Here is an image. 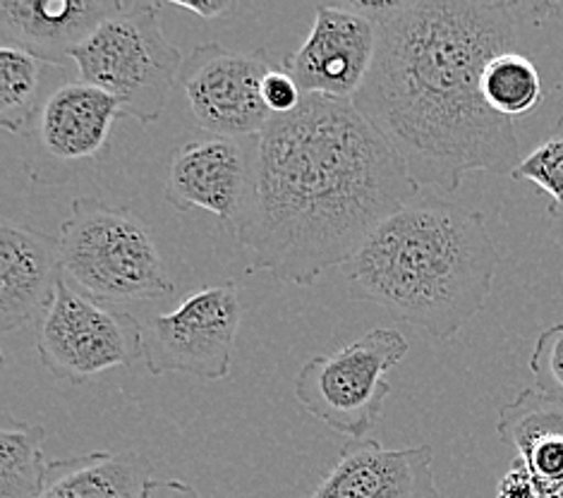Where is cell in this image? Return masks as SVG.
<instances>
[{
	"instance_id": "ac0fdd59",
	"label": "cell",
	"mask_w": 563,
	"mask_h": 498,
	"mask_svg": "<svg viewBox=\"0 0 563 498\" xmlns=\"http://www.w3.org/2000/svg\"><path fill=\"white\" fill-rule=\"evenodd\" d=\"M65 67L48 65L22 48H0V125L20 134L58 85H51V75Z\"/></svg>"
},
{
	"instance_id": "e0dca14e",
	"label": "cell",
	"mask_w": 563,
	"mask_h": 498,
	"mask_svg": "<svg viewBox=\"0 0 563 498\" xmlns=\"http://www.w3.org/2000/svg\"><path fill=\"white\" fill-rule=\"evenodd\" d=\"M150 463L135 451L87 453L51 461L38 498H142Z\"/></svg>"
},
{
	"instance_id": "5bb4252c",
	"label": "cell",
	"mask_w": 563,
	"mask_h": 498,
	"mask_svg": "<svg viewBox=\"0 0 563 498\" xmlns=\"http://www.w3.org/2000/svg\"><path fill=\"white\" fill-rule=\"evenodd\" d=\"M120 8L123 0H0V38L3 46L65 67Z\"/></svg>"
},
{
	"instance_id": "ffe728a7",
	"label": "cell",
	"mask_w": 563,
	"mask_h": 498,
	"mask_svg": "<svg viewBox=\"0 0 563 498\" xmlns=\"http://www.w3.org/2000/svg\"><path fill=\"white\" fill-rule=\"evenodd\" d=\"M482 97L489 109L508 120L532 113L544 101L542 75L526 53L504 51L482 73Z\"/></svg>"
},
{
	"instance_id": "9a60e30c",
	"label": "cell",
	"mask_w": 563,
	"mask_h": 498,
	"mask_svg": "<svg viewBox=\"0 0 563 498\" xmlns=\"http://www.w3.org/2000/svg\"><path fill=\"white\" fill-rule=\"evenodd\" d=\"M63 278L60 242L30 225H0V329L42 319Z\"/></svg>"
},
{
	"instance_id": "cb8c5ba5",
	"label": "cell",
	"mask_w": 563,
	"mask_h": 498,
	"mask_svg": "<svg viewBox=\"0 0 563 498\" xmlns=\"http://www.w3.org/2000/svg\"><path fill=\"white\" fill-rule=\"evenodd\" d=\"M496 498H544V494L540 489V484L530 475V469L516 457L511 469L499 479Z\"/></svg>"
},
{
	"instance_id": "8992f818",
	"label": "cell",
	"mask_w": 563,
	"mask_h": 498,
	"mask_svg": "<svg viewBox=\"0 0 563 498\" xmlns=\"http://www.w3.org/2000/svg\"><path fill=\"white\" fill-rule=\"evenodd\" d=\"M406 355V335L377 327L336 353L307 359L295 379V398L336 434L367 439L391 394L386 374Z\"/></svg>"
},
{
	"instance_id": "6da1fadb",
	"label": "cell",
	"mask_w": 563,
	"mask_h": 498,
	"mask_svg": "<svg viewBox=\"0 0 563 498\" xmlns=\"http://www.w3.org/2000/svg\"><path fill=\"white\" fill-rule=\"evenodd\" d=\"M406 161L353 101L305 97L257 137L235 237L250 272L310 288L418 197Z\"/></svg>"
},
{
	"instance_id": "277c9868",
	"label": "cell",
	"mask_w": 563,
	"mask_h": 498,
	"mask_svg": "<svg viewBox=\"0 0 563 498\" xmlns=\"http://www.w3.org/2000/svg\"><path fill=\"white\" fill-rule=\"evenodd\" d=\"M63 276L97 302H146L176 292L146 225L97 197L73 201L60 233Z\"/></svg>"
},
{
	"instance_id": "7402d4cb",
	"label": "cell",
	"mask_w": 563,
	"mask_h": 498,
	"mask_svg": "<svg viewBox=\"0 0 563 498\" xmlns=\"http://www.w3.org/2000/svg\"><path fill=\"white\" fill-rule=\"evenodd\" d=\"M534 384L547 396L563 402V324H554L538 335L530 355Z\"/></svg>"
},
{
	"instance_id": "3957f363",
	"label": "cell",
	"mask_w": 563,
	"mask_h": 498,
	"mask_svg": "<svg viewBox=\"0 0 563 498\" xmlns=\"http://www.w3.org/2000/svg\"><path fill=\"white\" fill-rule=\"evenodd\" d=\"M499 262L485 213L415 197L367 237L343 278L351 300L446 343L482 312Z\"/></svg>"
},
{
	"instance_id": "52a82bcc",
	"label": "cell",
	"mask_w": 563,
	"mask_h": 498,
	"mask_svg": "<svg viewBox=\"0 0 563 498\" xmlns=\"http://www.w3.org/2000/svg\"><path fill=\"white\" fill-rule=\"evenodd\" d=\"M142 339L135 317L91 300L63 276L56 298L38 319L36 353L56 379L82 384L130 367L142 357Z\"/></svg>"
},
{
	"instance_id": "484cf974",
	"label": "cell",
	"mask_w": 563,
	"mask_h": 498,
	"mask_svg": "<svg viewBox=\"0 0 563 498\" xmlns=\"http://www.w3.org/2000/svg\"><path fill=\"white\" fill-rule=\"evenodd\" d=\"M173 8H180L185 12H192L202 20H217L225 15L233 8L231 0H207V3H183V0H173Z\"/></svg>"
},
{
	"instance_id": "2e32d148",
	"label": "cell",
	"mask_w": 563,
	"mask_h": 498,
	"mask_svg": "<svg viewBox=\"0 0 563 498\" xmlns=\"http://www.w3.org/2000/svg\"><path fill=\"white\" fill-rule=\"evenodd\" d=\"M496 434L540 484L544 498H563V402L538 386L501 406Z\"/></svg>"
},
{
	"instance_id": "30bf717a",
	"label": "cell",
	"mask_w": 563,
	"mask_h": 498,
	"mask_svg": "<svg viewBox=\"0 0 563 498\" xmlns=\"http://www.w3.org/2000/svg\"><path fill=\"white\" fill-rule=\"evenodd\" d=\"M274 70L266 48L231 51L205 42L185 58L178 85L195 123L217 137L257 140L274 118L262 99L264 79Z\"/></svg>"
},
{
	"instance_id": "7c38bea8",
	"label": "cell",
	"mask_w": 563,
	"mask_h": 498,
	"mask_svg": "<svg viewBox=\"0 0 563 498\" xmlns=\"http://www.w3.org/2000/svg\"><path fill=\"white\" fill-rule=\"evenodd\" d=\"M252 164L254 156L233 137L190 140L170 164L166 201L178 211H209L235 231L250 197Z\"/></svg>"
},
{
	"instance_id": "d6986e66",
	"label": "cell",
	"mask_w": 563,
	"mask_h": 498,
	"mask_svg": "<svg viewBox=\"0 0 563 498\" xmlns=\"http://www.w3.org/2000/svg\"><path fill=\"white\" fill-rule=\"evenodd\" d=\"M46 429L3 412L0 422V498H38L48 463L44 457Z\"/></svg>"
},
{
	"instance_id": "603a6c76",
	"label": "cell",
	"mask_w": 563,
	"mask_h": 498,
	"mask_svg": "<svg viewBox=\"0 0 563 498\" xmlns=\"http://www.w3.org/2000/svg\"><path fill=\"white\" fill-rule=\"evenodd\" d=\"M262 99H264L266 111H269L274 118L295 113L305 101L300 85L295 82V77L288 75L286 70H272L266 75L264 87H262Z\"/></svg>"
},
{
	"instance_id": "4fadbf2b",
	"label": "cell",
	"mask_w": 563,
	"mask_h": 498,
	"mask_svg": "<svg viewBox=\"0 0 563 498\" xmlns=\"http://www.w3.org/2000/svg\"><path fill=\"white\" fill-rule=\"evenodd\" d=\"M302 498H441L434 449H384L377 441H347L329 473Z\"/></svg>"
},
{
	"instance_id": "ba28073f",
	"label": "cell",
	"mask_w": 563,
	"mask_h": 498,
	"mask_svg": "<svg viewBox=\"0 0 563 498\" xmlns=\"http://www.w3.org/2000/svg\"><path fill=\"white\" fill-rule=\"evenodd\" d=\"M123 111L113 97L82 79L53 89L18 137L22 166L34 185H63L91 168Z\"/></svg>"
},
{
	"instance_id": "7a4b0ae2",
	"label": "cell",
	"mask_w": 563,
	"mask_h": 498,
	"mask_svg": "<svg viewBox=\"0 0 563 498\" xmlns=\"http://www.w3.org/2000/svg\"><path fill=\"white\" fill-rule=\"evenodd\" d=\"M528 5L499 0H418L382 22L377 53L353 103L406 161L418 190L455 192L473 170L511 173L514 120L482 97V73L518 46Z\"/></svg>"
},
{
	"instance_id": "d4e9b609",
	"label": "cell",
	"mask_w": 563,
	"mask_h": 498,
	"mask_svg": "<svg viewBox=\"0 0 563 498\" xmlns=\"http://www.w3.org/2000/svg\"><path fill=\"white\" fill-rule=\"evenodd\" d=\"M142 498H202L199 491L183 479H150L144 484Z\"/></svg>"
},
{
	"instance_id": "44dd1931",
	"label": "cell",
	"mask_w": 563,
	"mask_h": 498,
	"mask_svg": "<svg viewBox=\"0 0 563 498\" xmlns=\"http://www.w3.org/2000/svg\"><path fill=\"white\" fill-rule=\"evenodd\" d=\"M511 178L538 185L549 197V213L554 219L563 217V115L547 132V137L518 161Z\"/></svg>"
},
{
	"instance_id": "9c48e42d",
	"label": "cell",
	"mask_w": 563,
	"mask_h": 498,
	"mask_svg": "<svg viewBox=\"0 0 563 498\" xmlns=\"http://www.w3.org/2000/svg\"><path fill=\"white\" fill-rule=\"evenodd\" d=\"M243 319L235 283L205 286L168 314L146 319L142 357L154 376L190 374L221 381L231 374L233 350Z\"/></svg>"
},
{
	"instance_id": "8fae6325",
	"label": "cell",
	"mask_w": 563,
	"mask_h": 498,
	"mask_svg": "<svg viewBox=\"0 0 563 498\" xmlns=\"http://www.w3.org/2000/svg\"><path fill=\"white\" fill-rule=\"evenodd\" d=\"M377 24L343 3H321L312 32L284 60L305 97L353 101L372 70L377 53Z\"/></svg>"
},
{
	"instance_id": "5b68a950",
	"label": "cell",
	"mask_w": 563,
	"mask_h": 498,
	"mask_svg": "<svg viewBox=\"0 0 563 498\" xmlns=\"http://www.w3.org/2000/svg\"><path fill=\"white\" fill-rule=\"evenodd\" d=\"M161 3H123L73 53L82 82L113 97L125 118L152 125L166 111L183 53L161 30Z\"/></svg>"
}]
</instances>
